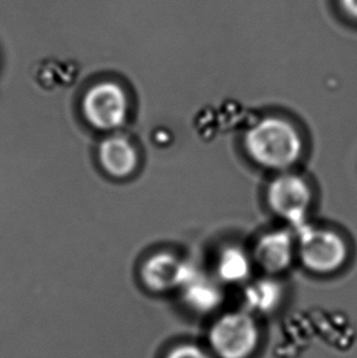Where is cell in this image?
<instances>
[{"mask_svg": "<svg viewBox=\"0 0 357 358\" xmlns=\"http://www.w3.org/2000/svg\"><path fill=\"white\" fill-rule=\"evenodd\" d=\"M245 148L251 159L263 168L284 170L299 160L302 140L289 121L266 117L247 131Z\"/></svg>", "mask_w": 357, "mask_h": 358, "instance_id": "1", "label": "cell"}, {"mask_svg": "<svg viewBox=\"0 0 357 358\" xmlns=\"http://www.w3.org/2000/svg\"><path fill=\"white\" fill-rule=\"evenodd\" d=\"M260 331L256 322L245 312H230L214 323L209 343L219 358H248L256 350Z\"/></svg>", "mask_w": 357, "mask_h": 358, "instance_id": "2", "label": "cell"}, {"mask_svg": "<svg viewBox=\"0 0 357 358\" xmlns=\"http://www.w3.org/2000/svg\"><path fill=\"white\" fill-rule=\"evenodd\" d=\"M298 230L300 257L309 271L329 274L339 271L345 264L348 245L338 234L327 229L309 228L306 224Z\"/></svg>", "mask_w": 357, "mask_h": 358, "instance_id": "3", "label": "cell"}, {"mask_svg": "<svg viewBox=\"0 0 357 358\" xmlns=\"http://www.w3.org/2000/svg\"><path fill=\"white\" fill-rule=\"evenodd\" d=\"M127 98L122 88L113 83L93 86L83 99V114L98 130H115L127 117Z\"/></svg>", "mask_w": 357, "mask_h": 358, "instance_id": "4", "label": "cell"}, {"mask_svg": "<svg viewBox=\"0 0 357 358\" xmlns=\"http://www.w3.org/2000/svg\"><path fill=\"white\" fill-rule=\"evenodd\" d=\"M267 199L274 213L290 222L296 229L304 227L312 192L302 178L293 174L280 175L270 182Z\"/></svg>", "mask_w": 357, "mask_h": 358, "instance_id": "5", "label": "cell"}, {"mask_svg": "<svg viewBox=\"0 0 357 358\" xmlns=\"http://www.w3.org/2000/svg\"><path fill=\"white\" fill-rule=\"evenodd\" d=\"M197 271L195 266L170 253H158L146 262L142 279L152 290L169 291L183 287Z\"/></svg>", "mask_w": 357, "mask_h": 358, "instance_id": "6", "label": "cell"}, {"mask_svg": "<svg viewBox=\"0 0 357 358\" xmlns=\"http://www.w3.org/2000/svg\"><path fill=\"white\" fill-rule=\"evenodd\" d=\"M255 261L263 271L278 274L289 268L294 258V240L286 231H272L263 235L255 247Z\"/></svg>", "mask_w": 357, "mask_h": 358, "instance_id": "7", "label": "cell"}, {"mask_svg": "<svg viewBox=\"0 0 357 358\" xmlns=\"http://www.w3.org/2000/svg\"><path fill=\"white\" fill-rule=\"evenodd\" d=\"M99 160L108 174L122 179L135 171L137 153L127 138L111 136L99 145Z\"/></svg>", "mask_w": 357, "mask_h": 358, "instance_id": "8", "label": "cell"}, {"mask_svg": "<svg viewBox=\"0 0 357 358\" xmlns=\"http://www.w3.org/2000/svg\"><path fill=\"white\" fill-rule=\"evenodd\" d=\"M181 289L183 290V299L186 303L200 313H208L217 310L223 300L222 291L219 286L202 275L200 271Z\"/></svg>", "mask_w": 357, "mask_h": 358, "instance_id": "9", "label": "cell"}, {"mask_svg": "<svg viewBox=\"0 0 357 358\" xmlns=\"http://www.w3.org/2000/svg\"><path fill=\"white\" fill-rule=\"evenodd\" d=\"M218 276L225 282H241L251 273V261L239 247H227L217 262Z\"/></svg>", "mask_w": 357, "mask_h": 358, "instance_id": "10", "label": "cell"}, {"mask_svg": "<svg viewBox=\"0 0 357 358\" xmlns=\"http://www.w3.org/2000/svg\"><path fill=\"white\" fill-rule=\"evenodd\" d=\"M281 301V287L278 282L263 279L253 282L245 291V302L248 308L260 313L274 310Z\"/></svg>", "mask_w": 357, "mask_h": 358, "instance_id": "11", "label": "cell"}, {"mask_svg": "<svg viewBox=\"0 0 357 358\" xmlns=\"http://www.w3.org/2000/svg\"><path fill=\"white\" fill-rule=\"evenodd\" d=\"M167 358H211L202 349L193 345H181L170 351Z\"/></svg>", "mask_w": 357, "mask_h": 358, "instance_id": "12", "label": "cell"}, {"mask_svg": "<svg viewBox=\"0 0 357 358\" xmlns=\"http://www.w3.org/2000/svg\"><path fill=\"white\" fill-rule=\"evenodd\" d=\"M340 4L351 17L357 19V0H340Z\"/></svg>", "mask_w": 357, "mask_h": 358, "instance_id": "13", "label": "cell"}]
</instances>
